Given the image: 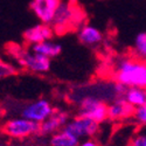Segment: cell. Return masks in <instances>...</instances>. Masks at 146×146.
<instances>
[{"instance_id":"11","label":"cell","mask_w":146,"mask_h":146,"mask_svg":"<svg viewBox=\"0 0 146 146\" xmlns=\"http://www.w3.org/2000/svg\"><path fill=\"white\" fill-rule=\"evenodd\" d=\"M133 106L126 103L123 98H115L112 103L108 104V119L110 120H125L131 118Z\"/></svg>"},{"instance_id":"18","label":"cell","mask_w":146,"mask_h":146,"mask_svg":"<svg viewBox=\"0 0 146 146\" xmlns=\"http://www.w3.org/2000/svg\"><path fill=\"white\" fill-rule=\"evenodd\" d=\"M15 74H17V69L13 66L4 62L3 60H0V80L5 78V77L13 76Z\"/></svg>"},{"instance_id":"1","label":"cell","mask_w":146,"mask_h":146,"mask_svg":"<svg viewBox=\"0 0 146 146\" xmlns=\"http://www.w3.org/2000/svg\"><path fill=\"white\" fill-rule=\"evenodd\" d=\"M117 83L126 88L136 87L145 89L146 87V64L145 61L139 58H121L115 74Z\"/></svg>"},{"instance_id":"12","label":"cell","mask_w":146,"mask_h":146,"mask_svg":"<svg viewBox=\"0 0 146 146\" xmlns=\"http://www.w3.org/2000/svg\"><path fill=\"white\" fill-rule=\"evenodd\" d=\"M78 40L84 46L95 47L103 41V34L98 28L91 25H84L78 31Z\"/></svg>"},{"instance_id":"14","label":"cell","mask_w":146,"mask_h":146,"mask_svg":"<svg viewBox=\"0 0 146 146\" xmlns=\"http://www.w3.org/2000/svg\"><path fill=\"white\" fill-rule=\"evenodd\" d=\"M123 100L133 108L146 106V91L145 89L136 88V87L126 88Z\"/></svg>"},{"instance_id":"2","label":"cell","mask_w":146,"mask_h":146,"mask_svg":"<svg viewBox=\"0 0 146 146\" xmlns=\"http://www.w3.org/2000/svg\"><path fill=\"white\" fill-rule=\"evenodd\" d=\"M78 116L101 124L108 119V104L94 96L83 97L78 104Z\"/></svg>"},{"instance_id":"20","label":"cell","mask_w":146,"mask_h":146,"mask_svg":"<svg viewBox=\"0 0 146 146\" xmlns=\"http://www.w3.org/2000/svg\"><path fill=\"white\" fill-rule=\"evenodd\" d=\"M78 146H100V145L96 140H94L91 138H88V139L83 140V141H80Z\"/></svg>"},{"instance_id":"9","label":"cell","mask_w":146,"mask_h":146,"mask_svg":"<svg viewBox=\"0 0 146 146\" xmlns=\"http://www.w3.org/2000/svg\"><path fill=\"white\" fill-rule=\"evenodd\" d=\"M54 29L50 25H44V23H40V25H35L23 33V40H25L28 44H36L42 41H48L52 40L54 36Z\"/></svg>"},{"instance_id":"7","label":"cell","mask_w":146,"mask_h":146,"mask_svg":"<svg viewBox=\"0 0 146 146\" xmlns=\"http://www.w3.org/2000/svg\"><path fill=\"white\" fill-rule=\"evenodd\" d=\"M62 0H32L31 9L42 23L50 25Z\"/></svg>"},{"instance_id":"3","label":"cell","mask_w":146,"mask_h":146,"mask_svg":"<svg viewBox=\"0 0 146 146\" xmlns=\"http://www.w3.org/2000/svg\"><path fill=\"white\" fill-rule=\"evenodd\" d=\"M3 131L6 136L11 138L21 139L31 137L33 135H38L40 132V124L34 123V121L25 119L22 117L12 118L4 124Z\"/></svg>"},{"instance_id":"4","label":"cell","mask_w":146,"mask_h":146,"mask_svg":"<svg viewBox=\"0 0 146 146\" xmlns=\"http://www.w3.org/2000/svg\"><path fill=\"white\" fill-rule=\"evenodd\" d=\"M62 130L80 140L81 138H91L96 136L100 131V124L89 118L77 116L74 119L68 120Z\"/></svg>"},{"instance_id":"15","label":"cell","mask_w":146,"mask_h":146,"mask_svg":"<svg viewBox=\"0 0 146 146\" xmlns=\"http://www.w3.org/2000/svg\"><path fill=\"white\" fill-rule=\"evenodd\" d=\"M80 140L75 138L74 136H71L70 133L61 130L55 132L54 135H52L49 145L50 146H78Z\"/></svg>"},{"instance_id":"19","label":"cell","mask_w":146,"mask_h":146,"mask_svg":"<svg viewBox=\"0 0 146 146\" xmlns=\"http://www.w3.org/2000/svg\"><path fill=\"white\" fill-rule=\"evenodd\" d=\"M131 146H146V136L145 133H139L131 140Z\"/></svg>"},{"instance_id":"13","label":"cell","mask_w":146,"mask_h":146,"mask_svg":"<svg viewBox=\"0 0 146 146\" xmlns=\"http://www.w3.org/2000/svg\"><path fill=\"white\" fill-rule=\"evenodd\" d=\"M31 50L35 54L44 56V57L50 60V58H54L61 54V52H62V46L60 43L48 40V41H42L40 43L33 44Z\"/></svg>"},{"instance_id":"5","label":"cell","mask_w":146,"mask_h":146,"mask_svg":"<svg viewBox=\"0 0 146 146\" xmlns=\"http://www.w3.org/2000/svg\"><path fill=\"white\" fill-rule=\"evenodd\" d=\"M55 110L49 101L44 98H40L23 105V108L20 110V117L32 120L34 123L41 124Z\"/></svg>"},{"instance_id":"16","label":"cell","mask_w":146,"mask_h":146,"mask_svg":"<svg viewBox=\"0 0 146 146\" xmlns=\"http://www.w3.org/2000/svg\"><path fill=\"white\" fill-rule=\"evenodd\" d=\"M135 52L137 55V58L145 60L146 57V33L141 32L137 35L135 40Z\"/></svg>"},{"instance_id":"8","label":"cell","mask_w":146,"mask_h":146,"mask_svg":"<svg viewBox=\"0 0 146 146\" xmlns=\"http://www.w3.org/2000/svg\"><path fill=\"white\" fill-rule=\"evenodd\" d=\"M74 19H75V5L71 3L61 1L50 25L54 26L53 28L54 32L60 31V29L66 31L67 25L72 23Z\"/></svg>"},{"instance_id":"10","label":"cell","mask_w":146,"mask_h":146,"mask_svg":"<svg viewBox=\"0 0 146 146\" xmlns=\"http://www.w3.org/2000/svg\"><path fill=\"white\" fill-rule=\"evenodd\" d=\"M69 116L63 111H54L44 121L40 124V135H54L55 132L61 131L68 123Z\"/></svg>"},{"instance_id":"6","label":"cell","mask_w":146,"mask_h":146,"mask_svg":"<svg viewBox=\"0 0 146 146\" xmlns=\"http://www.w3.org/2000/svg\"><path fill=\"white\" fill-rule=\"evenodd\" d=\"M18 58L20 64L23 68L32 72H36V74H43V72L49 71L52 64L49 58L38 55L32 50L29 52L27 49H22L18 52Z\"/></svg>"},{"instance_id":"17","label":"cell","mask_w":146,"mask_h":146,"mask_svg":"<svg viewBox=\"0 0 146 146\" xmlns=\"http://www.w3.org/2000/svg\"><path fill=\"white\" fill-rule=\"evenodd\" d=\"M131 117L133 118V120H135L138 125L145 126V124H146V106L135 108Z\"/></svg>"}]
</instances>
